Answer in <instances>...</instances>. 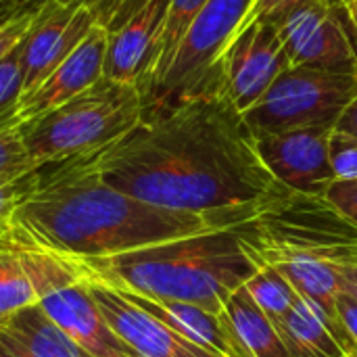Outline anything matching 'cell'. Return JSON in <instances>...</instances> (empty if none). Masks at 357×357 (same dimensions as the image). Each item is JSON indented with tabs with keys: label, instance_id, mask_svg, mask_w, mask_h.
I'll return each mask as SVG.
<instances>
[{
	"label": "cell",
	"instance_id": "obj_27",
	"mask_svg": "<svg viewBox=\"0 0 357 357\" xmlns=\"http://www.w3.org/2000/svg\"><path fill=\"white\" fill-rule=\"evenodd\" d=\"M40 4L33 8H25L19 10L15 15H10L8 19L0 21V61L15 48L21 44V40L27 36V31L31 29L36 17H38Z\"/></svg>",
	"mask_w": 357,
	"mask_h": 357
},
{
	"label": "cell",
	"instance_id": "obj_7",
	"mask_svg": "<svg viewBox=\"0 0 357 357\" xmlns=\"http://www.w3.org/2000/svg\"><path fill=\"white\" fill-rule=\"evenodd\" d=\"M253 0H207L188 25L161 82L146 96V115L180 100L220 92V59L243 27Z\"/></svg>",
	"mask_w": 357,
	"mask_h": 357
},
{
	"label": "cell",
	"instance_id": "obj_6",
	"mask_svg": "<svg viewBox=\"0 0 357 357\" xmlns=\"http://www.w3.org/2000/svg\"><path fill=\"white\" fill-rule=\"evenodd\" d=\"M13 230L38 307L92 357H136L109 328L79 261L40 245L17 226Z\"/></svg>",
	"mask_w": 357,
	"mask_h": 357
},
{
	"label": "cell",
	"instance_id": "obj_23",
	"mask_svg": "<svg viewBox=\"0 0 357 357\" xmlns=\"http://www.w3.org/2000/svg\"><path fill=\"white\" fill-rule=\"evenodd\" d=\"M21 94H23V82H21V65H19V46H15L0 61V132L19 128L15 113Z\"/></svg>",
	"mask_w": 357,
	"mask_h": 357
},
{
	"label": "cell",
	"instance_id": "obj_9",
	"mask_svg": "<svg viewBox=\"0 0 357 357\" xmlns=\"http://www.w3.org/2000/svg\"><path fill=\"white\" fill-rule=\"evenodd\" d=\"M169 0H121L98 25L107 31L102 77L136 86L142 96L151 88Z\"/></svg>",
	"mask_w": 357,
	"mask_h": 357
},
{
	"label": "cell",
	"instance_id": "obj_19",
	"mask_svg": "<svg viewBox=\"0 0 357 357\" xmlns=\"http://www.w3.org/2000/svg\"><path fill=\"white\" fill-rule=\"evenodd\" d=\"M220 318L245 357H289L278 328L257 307L245 287L232 293Z\"/></svg>",
	"mask_w": 357,
	"mask_h": 357
},
{
	"label": "cell",
	"instance_id": "obj_13",
	"mask_svg": "<svg viewBox=\"0 0 357 357\" xmlns=\"http://www.w3.org/2000/svg\"><path fill=\"white\" fill-rule=\"evenodd\" d=\"M94 25L96 17L86 4L44 0L31 29L19 44L23 94L42 84L79 46Z\"/></svg>",
	"mask_w": 357,
	"mask_h": 357
},
{
	"label": "cell",
	"instance_id": "obj_30",
	"mask_svg": "<svg viewBox=\"0 0 357 357\" xmlns=\"http://www.w3.org/2000/svg\"><path fill=\"white\" fill-rule=\"evenodd\" d=\"M337 316L341 320V326L349 335L351 343L356 345L357 351V299L351 293H347V291L339 293V297H337Z\"/></svg>",
	"mask_w": 357,
	"mask_h": 357
},
{
	"label": "cell",
	"instance_id": "obj_4",
	"mask_svg": "<svg viewBox=\"0 0 357 357\" xmlns=\"http://www.w3.org/2000/svg\"><path fill=\"white\" fill-rule=\"evenodd\" d=\"M88 276L149 299L182 301L222 314L257 266L236 228L174 238L130 253L77 259Z\"/></svg>",
	"mask_w": 357,
	"mask_h": 357
},
{
	"label": "cell",
	"instance_id": "obj_12",
	"mask_svg": "<svg viewBox=\"0 0 357 357\" xmlns=\"http://www.w3.org/2000/svg\"><path fill=\"white\" fill-rule=\"evenodd\" d=\"M331 134L333 128H297L253 138L264 165L287 190L324 199L335 182Z\"/></svg>",
	"mask_w": 357,
	"mask_h": 357
},
{
	"label": "cell",
	"instance_id": "obj_25",
	"mask_svg": "<svg viewBox=\"0 0 357 357\" xmlns=\"http://www.w3.org/2000/svg\"><path fill=\"white\" fill-rule=\"evenodd\" d=\"M331 165L335 180H357V138L333 130L331 134Z\"/></svg>",
	"mask_w": 357,
	"mask_h": 357
},
{
	"label": "cell",
	"instance_id": "obj_22",
	"mask_svg": "<svg viewBox=\"0 0 357 357\" xmlns=\"http://www.w3.org/2000/svg\"><path fill=\"white\" fill-rule=\"evenodd\" d=\"M207 0H169V13H167V21H165V31H163V42H161V52H159V61H157V69L151 82V88L146 92V96L151 94V90L161 82V77L167 73L176 50L188 29V25L192 23V19L197 17V13L205 6ZM146 102V98H144Z\"/></svg>",
	"mask_w": 357,
	"mask_h": 357
},
{
	"label": "cell",
	"instance_id": "obj_20",
	"mask_svg": "<svg viewBox=\"0 0 357 357\" xmlns=\"http://www.w3.org/2000/svg\"><path fill=\"white\" fill-rule=\"evenodd\" d=\"M31 305H38V299L25 272L19 241L15 230H10L0 241V328Z\"/></svg>",
	"mask_w": 357,
	"mask_h": 357
},
{
	"label": "cell",
	"instance_id": "obj_24",
	"mask_svg": "<svg viewBox=\"0 0 357 357\" xmlns=\"http://www.w3.org/2000/svg\"><path fill=\"white\" fill-rule=\"evenodd\" d=\"M33 169L19 128L0 132V184L23 178Z\"/></svg>",
	"mask_w": 357,
	"mask_h": 357
},
{
	"label": "cell",
	"instance_id": "obj_36",
	"mask_svg": "<svg viewBox=\"0 0 357 357\" xmlns=\"http://www.w3.org/2000/svg\"><path fill=\"white\" fill-rule=\"evenodd\" d=\"M347 357H357V354H356V356H347Z\"/></svg>",
	"mask_w": 357,
	"mask_h": 357
},
{
	"label": "cell",
	"instance_id": "obj_8",
	"mask_svg": "<svg viewBox=\"0 0 357 357\" xmlns=\"http://www.w3.org/2000/svg\"><path fill=\"white\" fill-rule=\"evenodd\" d=\"M357 96V75L289 67L268 92L243 113L253 136L297 128H335Z\"/></svg>",
	"mask_w": 357,
	"mask_h": 357
},
{
	"label": "cell",
	"instance_id": "obj_28",
	"mask_svg": "<svg viewBox=\"0 0 357 357\" xmlns=\"http://www.w3.org/2000/svg\"><path fill=\"white\" fill-rule=\"evenodd\" d=\"M307 2H314V0H253V4H251V8H249L241 29L249 27L251 23H272V25H278L287 15H291L295 8H299V6H303Z\"/></svg>",
	"mask_w": 357,
	"mask_h": 357
},
{
	"label": "cell",
	"instance_id": "obj_2",
	"mask_svg": "<svg viewBox=\"0 0 357 357\" xmlns=\"http://www.w3.org/2000/svg\"><path fill=\"white\" fill-rule=\"evenodd\" d=\"M15 226L73 259L111 257L224 230L205 215L155 207L113 188L100 178L94 153L38 167L17 207Z\"/></svg>",
	"mask_w": 357,
	"mask_h": 357
},
{
	"label": "cell",
	"instance_id": "obj_1",
	"mask_svg": "<svg viewBox=\"0 0 357 357\" xmlns=\"http://www.w3.org/2000/svg\"><path fill=\"white\" fill-rule=\"evenodd\" d=\"M100 178L155 207L205 215L222 228L251 220L289 190L264 165L243 113L201 94L146 115L94 153Z\"/></svg>",
	"mask_w": 357,
	"mask_h": 357
},
{
	"label": "cell",
	"instance_id": "obj_32",
	"mask_svg": "<svg viewBox=\"0 0 357 357\" xmlns=\"http://www.w3.org/2000/svg\"><path fill=\"white\" fill-rule=\"evenodd\" d=\"M56 2H61V4H86V6H90L92 8V13H94V17H96V23L98 21H102L121 0H56Z\"/></svg>",
	"mask_w": 357,
	"mask_h": 357
},
{
	"label": "cell",
	"instance_id": "obj_16",
	"mask_svg": "<svg viewBox=\"0 0 357 357\" xmlns=\"http://www.w3.org/2000/svg\"><path fill=\"white\" fill-rule=\"evenodd\" d=\"M121 291V289H119ZM132 303L174 328L178 335L188 339L190 343L222 357H245L238 349L236 341L224 326L218 314H211L199 305L182 303V301H163V299H149L138 293L121 291Z\"/></svg>",
	"mask_w": 357,
	"mask_h": 357
},
{
	"label": "cell",
	"instance_id": "obj_15",
	"mask_svg": "<svg viewBox=\"0 0 357 357\" xmlns=\"http://www.w3.org/2000/svg\"><path fill=\"white\" fill-rule=\"evenodd\" d=\"M107 52V31L96 23L92 31L79 42V46L31 92L23 94L17 105V126L29 123L52 109L65 105L73 96L102 77Z\"/></svg>",
	"mask_w": 357,
	"mask_h": 357
},
{
	"label": "cell",
	"instance_id": "obj_5",
	"mask_svg": "<svg viewBox=\"0 0 357 357\" xmlns=\"http://www.w3.org/2000/svg\"><path fill=\"white\" fill-rule=\"evenodd\" d=\"M144 113L146 102L136 86L100 77L65 105L19 126V132L38 169L111 146L132 132Z\"/></svg>",
	"mask_w": 357,
	"mask_h": 357
},
{
	"label": "cell",
	"instance_id": "obj_11",
	"mask_svg": "<svg viewBox=\"0 0 357 357\" xmlns=\"http://www.w3.org/2000/svg\"><path fill=\"white\" fill-rule=\"evenodd\" d=\"M345 15L347 10H335L322 0L287 15L276 27L291 67L357 75V48L343 23Z\"/></svg>",
	"mask_w": 357,
	"mask_h": 357
},
{
	"label": "cell",
	"instance_id": "obj_3",
	"mask_svg": "<svg viewBox=\"0 0 357 357\" xmlns=\"http://www.w3.org/2000/svg\"><path fill=\"white\" fill-rule=\"evenodd\" d=\"M236 230L255 266L280 272L301 299L341 324L337 297L357 259V230L326 199L289 190Z\"/></svg>",
	"mask_w": 357,
	"mask_h": 357
},
{
	"label": "cell",
	"instance_id": "obj_26",
	"mask_svg": "<svg viewBox=\"0 0 357 357\" xmlns=\"http://www.w3.org/2000/svg\"><path fill=\"white\" fill-rule=\"evenodd\" d=\"M36 172V169H33ZM33 172H29L23 178L10 180V182H2L0 184V241L4 236L10 234V230L15 228V213L17 207L23 199V195L29 190L31 186V176Z\"/></svg>",
	"mask_w": 357,
	"mask_h": 357
},
{
	"label": "cell",
	"instance_id": "obj_31",
	"mask_svg": "<svg viewBox=\"0 0 357 357\" xmlns=\"http://www.w3.org/2000/svg\"><path fill=\"white\" fill-rule=\"evenodd\" d=\"M337 132H343V134H349V136H356L357 138V96L345 107V111L341 113L339 121L335 123Z\"/></svg>",
	"mask_w": 357,
	"mask_h": 357
},
{
	"label": "cell",
	"instance_id": "obj_35",
	"mask_svg": "<svg viewBox=\"0 0 357 357\" xmlns=\"http://www.w3.org/2000/svg\"><path fill=\"white\" fill-rule=\"evenodd\" d=\"M347 15H349V21H351V25H354V29H356L357 33V0H351V2H349Z\"/></svg>",
	"mask_w": 357,
	"mask_h": 357
},
{
	"label": "cell",
	"instance_id": "obj_18",
	"mask_svg": "<svg viewBox=\"0 0 357 357\" xmlns=\"http://www.w3.org/2000/svg\"><path fill=\"white\" fill-rule=\"evenodd\" d=\"M0 357H92L38 305L19 312L0 328Z\"/></svg>",
	"mask_w": 357,
	"mask_h": 357
},
{
	"label": "cell",
	"instance_id": "obj_10",
	"mask_svg": "<svg viewBox=\"0 0 357 357\" xmlns=\"http://www.w3.org/2000/svg\"><path fill=\"white\" fill-rule=\"evenodd\" d=\"M289 67L278 27L251 23L232 38L220 59V92L245 113Z\"/></svg>",
	"mask_w": 357,
	"mask_h": 357
},
{
	"label": "cell",
	"instance_id": "obj_29",
	"mask_svg": "<svg viewBox=\"0 0 357 357\" xmlns=\"http://www.w3.org/2000/svg\"><path fill=\"white\" fill-rule=\"evenodd\" d=\"M324 199L357 230V180H335Z\"/></svg>",
	"mask_w": 357,
	"mask_h": 357
},
{
	"label": "cell",
	"instance_id": "obj_34",
	"mask_svg": "<svg viewBox=\"0 0 357 357\" xmlns=\"http://www.w3.org/2000/svg\"><path fill=\"white\" fill-rule=\"evenodd\" d=\"M326 6H331V8H335V10H347V6H349V2L351 0H322Z\"/></svg>",
	"mask_w": 357,
	"mask_h": 357
},
{
	"label": "cell",
	"instance_id": "obj_33",
	"mask_svg": "<svg viewBox=\"0 0 357 357\" xmlns=\"http://www.w3.org/2000/svg\"><path fill=\"white\" fill-rule=\"evenodd\" d=\"M343 291L351 293L357 299V259L345 270V274H343Z\"/></svg>",
	"mask_w": 357,
	"mask_h": 357
},
{
	"label": "cell",
	"instance_id": "obj_17",
	"mask_svg": "<svg viewBox=\"0 0 357 357\" xmlns=\"http://www.w3.org/2000/svg\"><path fill=\"white\" fill-rule=\"evenodd\" d=\"M274 326L284 341L289 357H347L357 354L345 328L305 299H299Z\"/></svg>",
	"mask_w": 357,
	"mask_h": 357
},
{
	"label": "cell",
	"instance_id": "obj_14",
	"mask_svg": "<svg viewBox=\"0 0 357 357\" xmlns=\"http://www.w3.org/2000/svg\"><path fill=\"white\" fill-rule=\"evenodd\" d=\"M88 284L109 328L136 357H222L190 343L174 328L132 303L119 289L92 276H88Z\"/></svg>",
	"mask_w": 357,
	"mask_h": 357
},
{
	"label": "cell",
	"instance_id": "obj_21",
	"mask_svg": "<svg viewBox=\"0 0 357 357\" xmlns=\"http://www.w3.org/2000/svg\"><path fill=\"white\" fill-rule=\"evenodd\" d=\"M245 289L272 324H278L301 299L291 282L270 266H257V272L247 280Z\"/></svg>",
	"mask_w": 357,
	"mask_h": 357
}]
</instances>
